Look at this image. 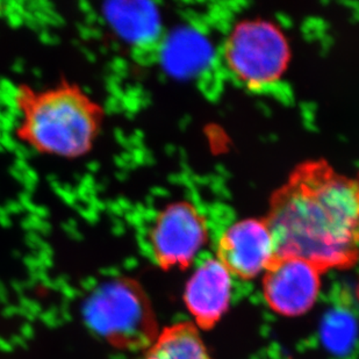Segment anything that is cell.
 Wrapping results in <instances>:
<instances>
[{
	"label": "cell",
	"mask_w": 359,
	"mask_h": 359,
	"mask_svg": "<svg viewBox=\"0 0 359 359\" xmlns=\"http://www.w3.org/2000/svg\"><path fill=\"white\" fill-rule=\"evenodd\" d=\"M357 294H358V299H359V285H358V288H357Z\"/></svg>",
	"instance_id": "10"
},
{
	"label": "cell",
	"mask_w": 359,
	"mask_h": 359,
	"mask_svg": "<svg viewBox=\"0 0 359 359\" xmlns=\"http://www.w3.org/2000/svg\"><path fill=\"white\" fill-rule=\"evenodd\" d=\"M224 61L231 75L249 90L275 84L287 68L291 51L276 25L262 19L238 22L224 42Z\"/></svg>",
	"instance_id": "4"
},
{
	"label": "cell",
	"mask_w": 359,
	"mask_h": 359,
	"mask_svg": "<svg viewBox=\"0 0 359 359\" xmlns=\"http://www.w3.org/2000/svg\"><path fill=\"white\" fill-rule=\"evenodd\" d=\"M208 238L206 219L189 201L170 203L158 210L148 231L154 262L164 271L189 268Z\"/></svg>",
	"instance_id": "5"
},
{
	"label": "cell",
	"mask_w": 359,
	"mask_h": 359,
	"mask_svg": "<svg viewBox=\"0 0 359 359\" xmlns=\"http://www.w3.org/2000/svg\"><path fill=\"white\" fill-rule=\"evenodd\" d=\"M92 330L120 350H146L160 334L156 314L135 279L119 277L99 285L84 305Z\"/></svg>",
	"instance_id": "3"
},
{
	"label": "cell",
	"mask_w": 359,
	"mask_h": 359,
	"mask_svg": "<svg viewBox=\"0 0 359 359\" xmlns=\"http://www.w3.org/2000/svg\"><path fill=\"white\" fill-rule=\"evenodd\" d=\"M277 256L298 257L320 271L359 261V173L346 176L323 160L297 166L270 199L265 217Z\"/></svg>",
	"instance_id": "1"
},
{
	"label": "cell",
	"mask_w": 359,
	"mask_h": 359,
	"mask_svg": "<svg viewBox=\"0 0 359 359\" xmlns=\"http://www.w3.org/2000/svg\"><path fill=\"white\" fill-rule=\"evenodd\" d=\"M231 292V275L217 258L201 263L184 292V302L194 325L203 330L213 328L229 309Z\"/></svg>",
	"instance_id": "8"
},
{
	"label": "cell",
	"mask_w": 359,
	"mask_h": 359,
	"mask_svg": "<svg viewBox=\"0 0 359 359\" xmlns=\"http://www.w3.org/2000/svg\"><path fill=\"white\" fill-rule=\"evenodd\" d=\"M13 105L18 116L15 139L43 156L68 161L86 157L105 126L102 102L67 77L44 88L18 84Z\"/></svg>",
	"instance_id": "2"
},
{
	"label": "cell",
	"mask_w": 359,
	"mask_h": 359,
	"mask_svg": "<svg viewBox=\"0 0 359 359\" xmlns=\"http://www.w3.org/2000/svg\"><path fill=\"white\" fill-rule=\"evenodd\" d=\"M321 275L319 269L302 258L276 256L263 277L265 302L279 316H304L316 305Z\"/></svg>",
	"instance_id": "6"
},
{
	"label": "cell",
	"mask_w": 359,
	"mask_h": 359,
	"mask_svg": "<svg viewBox=\"0 0 359 359\" xmlns=\"http://www.w3.org/2000/svg\"><path fill=\"white\" fill-rule=\"evenodd\" d=\"M137 359H213L210 357L197 325L182 321L161 330L151 346Z\"/></svg>",
	"instance_id": "9"
},
{
	"label": "cell",
	"mask_w": 359,
	"mask_h": 359,
	"mask_svg": "<svg viewBox=\"0 0 359 359\" xmlns=\"http://www.w3.org/2000/svg\"><path fill=\"white\" fill-rule=\"evenodd\" d=\"M276 256L275 238L265 217L235 222L217 242V261L231 275L243 280L264 273Z\"/></svg>",
	"instance_id": "7"
}]
</instances>
